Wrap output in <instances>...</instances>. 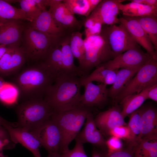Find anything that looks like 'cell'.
Here are the masks:
<instances>
[{"instance_id":"cell-1","label":"cell","mask_w":157,"mask_h":157,"mask_svg":"<svg viewBox=\"0 0 157 157\" xmlns=\"http://www.w3.org/2000/svg\"><path fill=\"white\" fill-rule=\"evenodd\" d=\"M56 76L42 62L22 71L15 78V86L23 101L44 98Z\"/></svg>"},{"instance_id":"cell-2","label":"cell","mask_w":157,"mask_h":157,"mask_svg":"<svg viewBox=\"0 0 157 157\" xmlns=\"http://www.w3.org/2000/svg\"><path fill=\"white\" fill-rule=\"evenodd\" d=\"M82 86L81 77L59 76L49 88L44 98L53 112L69 110L79 106Z\"/></svg>"},{"instance_id":"cell-3","label":"cell","mask_w":157,"mask_h":157,"mask_svg":"<svg viewBox=\"0 0 157 157\" xmlns=\"http://www.w3.org/2000/svg\"><path fill=\"white\" fill-rule=\"evenodd\" d=\"M90 112V108L80 106L65 111L53 112L51 117L57 125L61 135V155L69 149V144L80 132Z\"/></svg>"},{"instance_id":"cell-4","label":"cell","mask_w":157,"mask_h":157,"mask_svg":"<svg viewBox=\"0 0 157 157\" xmlns=\"http://www.w3.org/2000/svg\"><path fill=\"white\" fill-rule=\"evenodd\" d=\"M84 41V58L81 66L78 67L81 77L87 76L93 68L116 57L101 31L99 35L85 38Z\"/></svg>"},{"instance_id":"cell-5","label":"cell","mask_w":157,"mask_h":157,"mask_svg":"<svg viewBox=\"0 0 157 157\" xmlns=\"http://www.w3.org/2000/svg\"><path fill=\"white\" fill-rule=\"evenodd\" d=\"M17 127L31 132L50 119L53 111L44 98L23 101L16 108Z\"/></svg>"},{"instance_id":"cell-6","label":"cell","mask_w":157,"mask_h":157,"mask_svg":"<svg viewBox=\"0 0 157 157\" xmlns=\"http://www.w3.org/2000/svg\"><path fill=\"white\" fill-rule=\"evenodd\" d=\"M58 39L38 31L31 26L25 28L20 47L26 59L33 60H43L49 50Z\"/></svg>"},{"instance_id":"cell-7","label":"cell","mask_w":157,"mask_h":157,"mask_svg":"<svg viewBox=\"0 0 157 157\" xmlns=\"http://www.w3.org/2000/svg\"><path fill=\"white\" fill-rule=\"evenodd\" d=\"M157 83V58H152L140 68L122 91L113 100L119 102L126 97L138 94Z\"/></svg>"},{"instance_id":"cell-8","label":"cell","mask_w":157,"mask_h":157,"mask_svg":"<svg viewBox=\"0 0 157 157\" xmlns=\"http://www.w3.org/2000/svg\"><path fill=\"white\" fill-rule=\"evenodd\" d=\"M31 132L47 151L48 155L60 156L62 136L60 129L51 118Z\"/></svg>"},{"instance_id":"cell-9","label":"cell","mask_w":157,"mask_h":157,"mask_svg":"<svg viewBox=\"0 0 157 157\" xmlns=\"http://www.w3.org/2000/svg\"><path fill=\"white\" fill-rule=\"evenodd\" d=\"M103 26L101 32L116 57L129 50L140 48L122 24Z\"/></svg>"},{"instance_id":"cell-10","label":"cell","mask_w":157,"mask_h":157,"mask_svg":"<svg viewBox=\"0 0 157 157\" xmlns=\"http://www.w3.org/2000/svg\"><path fill=\"white\" fill-rule=\"evenodd\" d=\"M152 58L153 57L139 48L129 50L99 65L110 70H117L119 69L141 66Z\"/></svg>"},{"instance_id":"cell-11","label":"cell","mask_w":157,"mask_h":157,"mask_svg":"<svg viewBox=\"0 0 157 157\" xmlns=\"http://www.w3.org/2000/svg\"><path fill=\"white\" fill-rule=\"evenodd\" d=\"M48 10L60 24L70 33L79 31L83 26V20H78L62 2V0H49Z\"/></svg>"},{"instance_id":"cell-12","label":"cell","mask_w":157,"mask_h":157,"mask_svg":"<svg viewBox=\"0 0 157 157\" xmlns=\"http://www.w3.org/2000/svg\"><path fill=\"white\" fill-rule=\"evenodd\" d=\"M31 23V26L33 29L56 38H62L71 33L57 22L48 10L42 11Z\"/></svg>"},{"instance_id":"cell-13","label":"cell","mask_w":157,"mask_h":157,"mask_svg":"<svg viewBox=\"0 0 157 157\" xmlns=\"http://www.w3.org/2000/svg\"><path fill=\"white\" fill-rule=\"evenodd\" d=\"M84 91L82 94L79 106L89 108L101 107L107 102L108 96L107 85L102 83L95 84L92 82H86L82 85Z\"/></svg>"},{"instance_id":"cell-14","label":"cell","mask_w":157,"mask_h":157,"mask_svg":"<svg viewBox=\"0 0 157 157\" xmlns=\"http://www.w3.org/2000/svg\"><path fill=\"white\" fill-rule=\"evenodd\" d=\"M26 58L19 45L7 46V49L0 59V76L10 75L23 65Z\"/></svg>"},{"instance_id":"cell-15","label":"cell","mask_w":157,"mask_h":157,"mask_svg":"<svg viewBox=\"0 0 157 157\" xmlns=\"http://www.w3.org/2000/svg\"><path fill=\"white\" fill-rule=\"evenodd\" d=\"M13 123L5 125L10 140L15 144L19 143L30 151L34 157H41L39 148L41 145L37 139L31 132L17 127Z\"/></svg>"},{"instance_id":"cell-16","label":"cell","mask_w":157,"mask_h":157,"mask_svg":"<svg viewBox=\"0 0 157 157\" xmlns=\"http://www.w3.org/2000/svg\"><path fill=\"white\" fill-rule=\"evenodd\" d=\"M123 0H103L88 16L101 23L103 25H111L119 24L117 16L119 9L118 3Z\"/></svg>"},{"instance_id":"cell-17","label":"cell","mask_w":157,"mask_h":157,"mask_svg":"<svg viewBox=\"0 0 157 157\" xmlns=\"http://www.w3.org/2000/svg\"><path fill=\"white\" fill-rule=\"evenodd\" d=\"M138 110L141 116V133L138 142L143 140H157L156 108L152 105H146L141 106Z\"/></svg>"},{"instance_id":"cell-18","label":"cell","mask_w":157,"mask_h":157,"mask_svg":"<svg viewBox=\"0 0 157 157\" xmlns=\"http://www.w3.org/2000/svg\"><path fill=\"white\" fill-rule=\"evenodd\" d=\"M136 42L142 47L152 57L157 58V52L148 36L138 22L133 17L125 16L119 18Z\"/></svg>"},{"instance_id":"cell-19","label":"cell","mask_w":157,"mask_h":157,"mask_svg":"<svg viewBox=\"0 0 157 157\" xmlns=\"http://www.w3.org/2000/svg\"><path fill=\"white\" fill-rule=\"evenodd\" d=\"M118 106H115L108 110L98 114L94 118L95 124L102 133L108 135L109 131L114 128L126 125Z\"/></svg>"},{"instance_id":"cell-20","label":"cell","mask_w":157,"mask_h":157,"mask_svg":"<svg viewBox=\"0 0 157 157\" xmlns=\"http://www.w3.org/2000/svg\"><path fill=\"white\" fill-rule=\"evenodd\" d=\"M0 23V44L19 45L25 29L21 20L7 19Z\"/></svg>"},{"instance_id":"cell-21","label":"cell","mask_w":157,"mask_h":157,"mask_svg":"<svg viewBox=\"0 0 157 157\" xmlns=\"http://www.w3.org/2000/svg\"><path fill=\"white\" fill-rule=\"evenodd\" d=\"M75 139L78 140L83 144L89 143L100 147L106 146V140L101 132L98 129L91 112L87 116L83 129L80 131Z\"/></svg>"},{"instance_id":"cell-22","label":"cell","mask_w":157,"mask_h":157,"mask_svg":"<svg viewBox=\"0 0 157 157\" xmlns=\"http://www.w3.org/2000/svg\"><path fill=\"white\" fill-rule=\"evenodd\" d=\"M71 34L59 40L62 63L61 73L59 76H76L80 77L78 67L74 63V58L70 46Z\"/></svg>"},{"instance_id":"cell-23","label":"cell","mask_w":157,"mask_h":157,"mask_svg":"<svg viewBox=\"0 0 157 157\" xmlns=\"http://www.w3.org/2000/svg\"><path fill=\"white\" fill-rule=\"evenodd\" d=\"M141 66L121 68L117 70L115 80L110 87L108 88V97L114 100L134 76Z\"/></svg>"},{"instance_id":"cell-24","label":"cell","mask_w":157,"mask_h":157,"mask_svg":"<svg viewBox=\"0 0 157 157\" xmlns=\"http://www.w3.org/2000/svg\"><path fill=\"white\" fill-rule=\"evenodd\" d=\"M118 6L119 10L125 16L135 17L157 16V6H151L132 2L126 4L120 2L118 3Z\"/></svg>"},{"instance_id":"cell-25","label":"cell","mask_w":157,"mask_h":157,"mask_svg":"<svg viewBox=\"0 0 157 157\" xmlns=\"http://www.w3.org/2000/svg\"><path fill=\"white\" fill-rule=\"evenodd\" d=\"M58 39L49 50L42 62L56 76L60 75L62 69V55Z\"/></svg>"},{"instance_id":"cell-26","label":"cell","mask_w":157,"mask_h":157,"mask_svg":"<svg viewBox=\"0 0 157 157\" xmlns=\"http://www.w3.org/2000/svg\"><path fill=\"white\" fill-rule=\"evenodd\" d=\"M117 70H110L99 65L91 74L85 77H81L82 85L88 81H97L106 85H112L116 78Z\"/></svg>"},{"instance_id":"cell-27","label":"cell","mask_w":157,"mask_h":157,"mask_svg":"<svg viewBox=\"0 0 157 157\" xmlns=\"http://www.w3.org/2000/svg\"><path fill=\"white\" fill-rule=\"evenodd\" d=\"M147 98L144 90L138 94L129 95L121 101L122 108L121 113L125 118L140 108Z\"/></svg>"},{"instance_id":"cell-28","label":"cell","mask_w":157,"mask_h":157,"mask_svg":"<svg viewBox=\"0 0 157 157\" xmlns=\"http://www.w3.org/2000/svg\"><path fill=\"white\" fill-rule=\"evenodd\" d=\"M157 16L133 17L139 22L157 51Z\"/></svg>"},{"instance_id":"cell-29","label":"cell","mask_w":157,"mask_h":157,"mask_svg":"<svg viewBox=\"0 0 157 157\" xmlns=\"http://www.w3.org/2000/svg\"><path fill=\"white\" fill-rule=\"evenodd\" d=\"M70 46L74 58L78 60L80 67L84 60L85 51L82 34L79 31L72 32L70 35Z\"/></svg>"},{"instance_id":"cell-30","label":"cell","mask_w":157,"mask_h":157,"mask_svg":"<svg viewBox=\"0 0 157 157\" xmlns=\"http://www.w3.org/2000/svg\"><path fill=\"white\" fill-rule=\"evenodd\" d=\"M133 151L134 157H157V140H140Z\"/></svg>"},{"instance_id":"cell-31","label":"cell","mask_w":157,"mask_h":157,"mask_svg":"<svg viewBox=\"0 0 157 157\" xmlns=\"http://www.w3.org/2000/svg\"><path fill=\"white\" fill-rule=\"evenodd\" d=\"M10 19L24 20L29 21L21 8L13 6L6 0H0V23Z\"/></svg>"},{"instance_id":"cell-32","label":"cell","mask_w":157,"mask_h":157,"mask_svg":"<svg viewBox=\"0 0 157 157\" xmlns=\"http://www.w3.org/2000/svg\"><path fill=\"white\" fill-rule=\"evenodd\" d=\"M127 126L131 134V148L133 149L138 142L141 133V116L138 109L130 115Z\"/></svg>"},{"instance_id":"cell-33","label":"cell","mask_w":157,"mask_h":157,"mask_svg":"<svg viewBox=\"0 0 157 157\" xmlns=\"http://www.w3.org/2000/svg\"><path fill=\"white\" fill-rule=\"evenodd\" d=\"M62 2L73 14L89 16L91 12L88 0H62Z\"/></svg>"},{"instance_id":"cell-34","label":"cell","mask_w":157,"mask_h":157,"mask_svg":"<svg viewBox=\"0 0 157 157\" xmlns=\"http://www.w3.org/2000/svg\"><path fill=\"white\" fill-rule=\"evenodd\" d=\"M16 2L19 3L20 8L31 22L35 20L42 11L37 4L35 0H16Z\"/></svg>"},{"instance_id":"cell-35","label":"cell","mask_w":157,"mask_h":157,"mask_svg":"<svg viewBox=\"0 0 157 157\" xmlns=\"http://www.w3.org/2000/svg\"><path fill=\"white\" fill-rule=\"evenodd\" d=\"M83 26L85 28V38L99 35L102 30L103 25L94 19L88 17L84 20Z\"/></svg>"},{"instance_id":"cell-36","label":"cell","mask_w":157,"mask_h":157,"mask_svg":"<svg viewBox=\"0 0 157 157\" xmlns=\"http://www.w3.org/2000/svg\"><path fill=\"white\" fill-rule=\"evenodd\" d=\"M16 90L15 86L6 83L0 90V101L6 104H12L15 100Z\"/></svg>"},{"instance_id":"cell-37","label":"cell","mask_w":157,"mask_h":157,"mask_svg":"<svg viewBox=\"0 0 157 157\" xmlns=\"http://www.w3.org/2000/svg\"><path fill=\"white\" fill-rule=\"evenodd\" d=\"M108 135L126 140L131 143V132L126 125L119 126L114 128L109 131Z\"/></svg>"},{"instance_id":"cell-38","label":"cell","mask_w":157,"mask_h":157,"mask_svg":"<svg viewBox=\"0 0 157 157\" xmlns=\"http://www.w3.org/2000/svg\"><path fill=\"white\" fill-rule=\"evenodd\" d=\"M105 145L108 148L107 153L110 154L123 149V143L121 139L114 136H111L106 140Z\"/></svg>"},{"instance_id":"cell-39","label":"cell","mask_w":157,"mask_h":157,"mask_svg":"<svg viewBox=\"0 0 157 157\" xmlns=\"http://www.w3.org/2000/svg\"><path fill=\"white\" fill-rule=\"evenodd\" d=\"M102 157H134L133 150L131 148L122 149L112 153H100Z\"/></svg>"},{"instance_id":"cell-40","label":"cell","mask_w":157,"mask_h":157,"mask_svg":"<svg viewBox=\"0 0 157 157\" xmlns=\"http://www.w3.org/2000/svg\"><path fill=\"white\" fill-rule=\"evenodd\" d=\"M147 99L157 101V83L149 86L145 89Z\"/></svg>"},{"instance_id":"cell-41","label":"cell","mask_w":157,"mask_h":157,"mask_svg":"<svg viewBox=\"0 0 157 157\" xmlns=\"http://www.w3.org/2000/svg\"><path fill=\"white\" fill-rule=\"evenodd\" d=\"M137 3L151 6H157L156 0H137Z\"/></svg>"},{"instance_id":"cell-42","label":"cell","mask_w":157,"mask_h":157,"mask_svg":"<svg viewBox=\"0 0 157 157\" xmlns=\"http://www.w3.org/2000/svg\"><path fill=\"white\" fill-rule=\"evenodd\" d=\"M0 139L10 140L8 132L3 126L0 125Z\"/></svg>"},{"instance_id":"cell-43","label":"cell","mask_w":157,"mask_h":157,"mask_svg":"<svg viewBox=\"0 0 157 157\" xmlns=\"http://www.w3.org/2000/svg\"><path fill=\"white\" fill-rule=\"evenodd\" d=\"M102 0H88L90 10L91 13L96 8Z\"/></svg>"},{"instance_id":"cell-44","label":"cell","mask_w":157,"mask_h":157,"mask_svg":"<svg viewBox=\"0 0 157 157\" xmlns=\"http://www.w3.org/2000/svg\"><path fill=\"white\" fill-rule=\"evenodd\" d=\"M10 142L8 139H0V150L2 149L3 147L7 145Z\"/></svg>"},{"instance_id":"cell-45","label":"cell","mask_w":157,"mask_h":157,"mask_svg":"<svg viewBox=\"0 0 157 157\" xmlns=\"http://www.w3.org/2000/svg\"><path fill=\"white\" fill-rule=\"evenodd\" d=\"M7 49V46L0 44V59L5 53Z\"/></svg>"},{"instance_id":"cell-46","label":"cell","mask_w":157,"mask_h":157,"mask_svg":"<svg viewBox=\"0 0 157 157\" xmlns=\"http://www.w3.org/2000/svg\"><path fill=\"white\" fill-rule=\"evenodd\" d=\"M13 123L6 121L0 116V125L4 127L6 125L12 124Z\"/></svg>"},{"instance_id":"cell-47","label":"cell","mask_w":157,"mask_h":157,"mask_svg":"<svg viewBox=\"0 0 157 157\" xmlns=\"http://www.w3.org/2000/svg\"><path fill=\"white\" fill-rule=\"evenodd\" d=\"M92 157H102L100 153L97 151L95 149L93 150Z\"/></svg>"},{"instance_id":"cell-48","label":"cell","mask_w":157,"mask_h":157,"mask_svg":"<svg viewBox=\"0 0 157 157\" xmlns=\"http://www.w3.org/2000/svg\"><path fill=\"white\" fill-rule=\"evenodd\" d=\"M6 82L0 78V90L3 87Z\"/></svg>"},{"instance_id":"cell-49","label":"cell","mask_w":157,"mask_h":157,"mask_svg":"<svg viewBox=\"0 0 157 157\" xmlns=\"http://www.w3.org/2000/svg\"><path fill=\"white\" fill-rule=\"evenodd\" d=\"M2 149L0 150V157H5V156L3 154Z\"/></svg>"},{"instance_id":"cell-50","label":"cell","mask_w":157,"mask_h":157,"mask_svg":"<svg viewBox=\"0 0 157 157\" xmlns=\"http://www.w3.org/2000/svg\"><path fill=\"white\" fill-rule=\"evenodd\" d=\"M47 157H60V156L48 155V156Z\"/></svg>"},{"instance_id":"cell-51","label":"cell","mask_w":157,"mask_h":157,"mask_svg":"<svg viewBox=\"0 0 157 157\" xmlns=\"http://www.w3.org/2000/svg\"><path fill=\"white\" fill-rule=\"evenodd\" d=\"M1 23H0V26L1 25Z\"/></svg>"}]
</instances>
